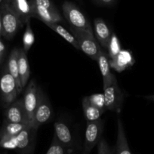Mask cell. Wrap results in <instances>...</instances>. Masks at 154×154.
Segmentation results:
<instances>
[{
    "mask_svg": "<svg viewBox=\"0 0 154 154\" xmlns=\"http://www.w3.org/2000/svg\"><path fill=\"white\" fill-rule=\"evenodd\" d=\"M45 25L49 27L50 29H51L53 31L55 32L56 33H57L59 35L61 36L64 40H66L68 43L72 45L74 48L78 50H80L78 42H77L76 39L75 38L73 35L72 34V32H69L64 27L62 26L59 23H46Z\"/></svg>",
    "mask_w": 154,
    "mask_h": 154,
    "instance_id": "7402d4cb",
    "label": "cell"
},
{
    "mask_svg": "<svg viewBox=\"0 0 154 154\" xmlns=\"http://www.w3.org/2000/svg\"><path fill=\"white\" fill-rule=\"evenodd\" d=\"M2 2H3V0H0V5L2 4Z\"/></svg>",
    "mask_w": 154,
    "mask_h": 154,
    "instance_id": "1f68e13d",
    "label": "cell"
},
{
    "mask_svg": "<svg viewBox=\"0 0 154 154\" xmlns=\"http://www.w3.org/2000/svg\"><path fill=\"white\" fill-rule=\"evenodd\" d=\"M11 5L23 26L33 18L31 8L28 0H11Z\"/></svg>",
    "mask_w": 154,
    "mask_h": 154,
    "instance_id": "2e32d148",
    "label": "cell"
},
{
    "mask_svg": "<svg viewBox=\"0 0 154 154\" xmlns=\"http://www.w3.org/2000/svg\"><path fill=\"white\" fill-rule=\"evenodd\" d=\"M145 99H148V100H149V101H152V102H154V95L145 96Z\"/></svg>",
    "mask_w": 154,
    "mask_h": 154,
    "instance_id": "f546056e",
    "label": "cell"
},
{
    "mask_svg": "<svg viewBox=\"0 0 154 154\" xmlns=\"http://www.w3.org/2000/svg\"><path fill=\"white\" fill-rule=\"evenodd\" d=\"M107 50H108V57L110 60L115 58L119 54V52L122 51L120 42H119L117 35L115 33H112Z\"/></svg>",
    "mask_w": 154,
    "mask_h": 154,
    "instance_id": "cb8c5ba5",
    "label": "cell"
},
{
    "mask_svg": "<svg viewBox=\"0 0 154 154\" xmlns=\"http://www.w3.org/2000/svg\"><path fill=\"white\" fill-rule=\"evenodd\" d=\"M69 29L76 39L80 50L82 51L88 57L97 61L101 49L93 33L79 29L72 26H70Z\"/></svg>",
    "mask_w": 154,
    "mask_h": 154,
    "instance_id": "5b68a950",
    "label": "cell"
},
{
    "mask_svg": "<svg viewBox=\"0 0 154 154\" xmlns=\"http://www.w3.org/2000/svg\"><path fill=\"white\" fill-rule=\"evenodd\" d=\"M51 114L52 110L51 104L46 96L42 93V90H40L39 102L33 117V125L38 129L41 125L49 120Z\"/></svg>",
    "mask_w": 154,
    "mask_h": 154,
    "instance_id": "30bf717a",
    "label": "cell"
},
{
    "mask_svg": "<svg viewBox=\"0 0 154 154\" xmlns=\"http://www.w3.org/2000/svg\"><path fill=\"white\" fill-rule=\"evenodd\" d=\"M70 153L71 151L59 143L55 138H53L51 146L45 154H69Z\"/></svg>",
    "mask_w": 154,
    "mask_h": 154,
    "instance_id": "484cf974",
    "label": "cell"
},
{
    "mask_svg": "<svg viewBox=\"0 0 154 154\" xmlns=\"http://www.w3.org/2000/svg\"><path fill=\"white\" fill-rule=\"evenodd\" d=\"M40 90L35 80H30L22 98L27 120L32 124H33V117L39 102Z\"/></svg>",
    "mask_w": 154,
    "mask_h": 154,
    "instance_id": "52a82bcc",
    "label": "cell"
},
{
    "mask_svg": "<svg viewBox=\"0 0 154 154\" xmlns=\"http://www.w3.org/2000/svg\"><path fill=\"white\" fill-rule=\"evenodd\" d=\"M99 66L100 71L103 78V88H105L107 86L110 85L113 82L116 81V77L113 74H112L110 71V62L107 54L101 50L97 60Z\"/></svg>",
    "mask_w": 154,
    "mask_h": 154,
    "instance_id": "9a60e30c",
    "label": "cell"
},
{
    "mask_svg": "<svg viewBox=\"0 0 154 154\" xmlns=\"http://www.w3.org/2000/svg\"><path fill=\"white\" fill-rule=\"evenodd\" d=\"M31 123H8L5 122L3 123L1 129H0V139L5 138H10V137L15 136L18 135L20 132L28 127Z\"/></svg>",
    "mask_w": 154,
    "mask_h": 154,
    "instance_id": "ffe728a7",
    "label": "cell"
},
{
    "mask_svg": "<svg viewBox=\"0 0 154 154\" xmlns=\"http://www.w3.org/2000/svg\"><path fill=\"white\" fill-rule=\"evenodd\" d=\"M62 10L65 19L70 24V26L94 34L93 29L89 20L74 3L65 1L62 5Z\"/></svg>",
    "mask_w": 154,
    "mask_h": 154,
    "instance_id": "277c9868",
    "label": "cell"
},
{
    "mask_svg": "<svg viewBox=\"0 0 154 154\" xmlns=\"http://www.w3.org/2000/svg\"><path fill=\"white\" fill-rule=\"evenodd\" d=\"M117 138L114 148V154H131L125 135V129L119 117L117 120Z\"/></svg>",
    "mask_w": 154,
    "mask_h": 154,
    "instance_id": "d6986e66",
    "label": "cell"
},
{
    "mask_svg": "<svg viewBox=\"0 0 154 154\" xmlns=\"http://www.w3.org/2000/svg\"><path fill=\"white\" fill-rule=\"evenodd\" d=\"M33 17L40 20L45 24L59 23L63 17L51 0H30Z\"/></svg>",
    "mask_w": 154,
    "mask_h": 154,
    "instance_id": "3957f363",
    "label": "cell"
},
{
    "mask_svg": "<svg viewBox=\"0 0 154 154\" xmlns=\"http://www.w3.org/2000/svg\"><path fill=\"white\" fill-rule=\"evenodd\" d=\"M19 51L20 48H14L12 50L11 54H9L6 66H7V69L8 70L9 73L12 75V77L14 78L15 81H16L18 92H19L20 94L22 92L23 88L21 87V81H20L19 77V72H18V56H19Z\"/></svg>",
    "mask_w": 154,
    "mask_h": 154,
    "instance_id": "ac0fdd59",
    "label": "cell"
},
{
    "mask_svg": "<svg viewBox=\"0 0 154 154\" xmlns=\"http://www.w3.org/2000/svg\"><path fill=\"white\" fill-rule=\"evenodd\" d=\"M97 146H98V154H114V150L109 146L104 138H101Z\"/></svg>",
    "mask_w": 154,
    "mask_h": 154,
    "instance_id": "4316f807",
    "label": "cell"
},
{
    "mask_svg": "<svg viewBox=\"0 0 154 154\" xmlns=\"http://www.w3.org/2000/svg\"><path fill=\"white\" fill-rule=\"evenodd\" d=\"M4 121L14 123H29L24 110L22 98L14 101L13 103L6 108L5 111Z\"/></svg>",
    "mask_w": 154,
    "mask_h": 154,
    "instance_id": "8fae6325",
    "label": "cell"
},
{
    "mask_svg": "<svg viewBox=\"0 0 154 154\" xmlns=\"http://www.w3.org/2000/svg\"><path fill=\"white\" fill-rule=\"evenodd\" d=\"M3 154H8V153H3Z\"/></svg>",
    "mask_w": 154,
    "mask_h": 154,
    "instance_id": "d6a6232c",
    "label": "cell"
},
{
    "mask_svg": "<svg viewBox=\"0 0 154 154\" xmlns=\"http://www.w3.org/2000/svg\"><path fill=\"white\" fill-rule=\"evenodd\" d=\"M103 129L104 124L101 120L94 122H87L83 154H89L94 147L98 145L102 138Z\"/></svg>",
    "mask_w": 154,
    "mask_h": 154,
    "instance_id": "9c48e42d",
    "label": "cell"
},
{
    "mask_svg": "<svg viewBox=\"0 0 154 154\" xmlns=\"http://www.w3.org/2000/svg\"><path fill=\"white\" fill-rule=\"evenodd\" d=\"M0 95L5 108H7L16 101L19 95L16 81L9 73L6 66L3 69L0 77Z\"/></svg>",
    "mask_w": 154,
    "mask_h": 154,
    "instance_id": "8992f818",
    "label": "cell"
},
{
    "mask_svg": "<svg viewBox=\"0 0 154 154\" xmlns=\"http://www.w3.org/2000/svg\"><path fill=\"white\" fill-rule=\"evenodd\" d=\"M82 110L86 122H94L101 120L104 111L98 109L89 102L87 96L82 99Z\"/></svg>",
    "mask_w": 154,
    "mask_h": 154,
    "instance_id": "44dd1931",
    "label": "cell"
},
{
    "mask_svg": "<svg viewBox=\"0 0 154 154\" xmlns=\"http://www.w3.org/2000/svg\"><path fill=\"white\" fill-rule=\"evenodd\" d=\"M94 35L97 39L98 43L103 48L107 49L112 33L110 28L102 18H96L94 20Z\"/></svg>",
    "mask_w": 154,
    "mask_h": 154,
    "instance_id": "4fadbf2b",
    "label": "cell"
},
{
    "mask_svg": "<svg viewBox=\"0 0 154 154\" xmlns=\"http://www.w3.org/2000/svg\"><path fill=\"white\" fill-rule=\"evenodd\" d=\"M54 138L59 143L72 152L74 147V139L70 129L63 121H56L54 124Z\"/></svg>",
    "mask_w": 154,
    "mask_h": 154,
    "instance_id": "7c38bea8",
    "label": "cell"
},
{
    "mask_svg": "<svg viewBox=\"0 0 154 154\" xmlns=\"http://www.w3.org/2000/svg\"><path fill=\"white\" fill-rule=\"evenodd\" d=\"M37 129L34 125L30 124L15 136L0 139V147L8 150H17L21 154H32L35 147Z\"/></svg>",
    "mask_w": 154,
    "mask_h": 154,
    "instance_id": "6da1fadb",
    "label": "cell"
},
{
    "mask_svg": "<svg viewBox=\"0 0 154 154\" xmlns=\"http://www.w3.org/2000/svg\"><path fill=\"white\" fill-rule=\"evenodd\" d=\"M18 72H19L21 87L24 89L28 84L29 78L30 76V69L27 53L24 52L22 48L20 49L19 56H18Z\"/></svg>",
    "mask_w": 154,
    "mask_h": 154,
    "instance_id": "e0dca14e",
    "label": "cell"
},
{
    "mask_svg": "<svg viewBox=\"0 0 154 154\" xmlns=\"http://www.w3.org/2000/svg\"><path fill=\"white\" fill-rule=\"evenodd\" d=\"M82 154H83V153H82Z\"/></svg>",
    "mask_w": 154,
    "mask_h": 154,
    "instance_id": "836d02e7",
    "label": "cell"
},
{
    "mask_svg": "<svg viewBox=\"0 0 154 154\" xmlns=\"http://www.w3.org/2000/svg\"><path fill=\"white\" fill-rule=\"evenodd\" d=\"M35 42V35L30 25V21L26 23V29L23 36V48L24 52L27 53Z\"/></svg>",
    "mask_w": 154,
    "mask_h": 154,
    "instance_id": "603a6c76",
    "label": "cell"
},
{
    "mask_svg": "<svg viewBox=\"0 0 154 154\" xmlns=\"http://www.w3.org/2000/svg\"><path fill=\"white\" fill-rule=\"evenodd\" d=\"M2 19H1V14H0V37L2 35Z\"/></svg>",
    "mask_w": 154,
    "mask_h": 154,
    "instance_id": "4dcf8cb0",
    "label": "cell"
},
{
    "mask_svg": "<svg viewBox=\"0 0 154 154\" xmlns=\"http://www.w3.org/2000/svg\"><path fill=\"white\" fill-rule=\"evenodd\" d=\"M2 19V35L5 38L11 39L19 29L23 26L18 14L11 5V0H3L0 5Z\"/></svg>",
    "mask_w": 154,
    "mask_h": 154,
    "instance_id": "7a4b0ae2",
    "label": "cell"
},
{
    "mask_svg": "<svg viewBox=\"0 0 154 154\" xmlns=\"http://www.w3.org/2000/svg\"><path fill=\"white\" fill-rule=\"evenodd\" d=\"M103 89L106 110L119 114L122 111L124 96L118 85L117 81H115L110 85Z\"/></svg>",
    "mask_w": 154,
    "mask_h": 154,
    "instance_id": "ba28073f",
    "label": "cell"
},
{
    "mask_svg": "<svg viewBox=\"0 0 154 154\" xmlns=\"http://www.w3.org/2000/svg\"><path fill=\"white\" fill-rule=\"evenodd\" d=\"M110 68H113L116 72H122L134 65V60L132 53L128 50H122L115 58L110 60Z\"/></svg>",
    "mask_w": 154,
    "mask_h": 154,
    "instance_id": "5bb4252c",
    "label": "cell"
},
{
    "mask_svg": "<svg viewBox=\"0 0 154 154\" xmlns=\"http://www.w3.org/2000/svg\"><path fill=\"white\" fill-rule=\"evenodd\" d=\"M87 97L89 102L92 105L105 112V99H104V93H95Z\"/></svg>",
    "mask_w": 154,
    "mask_h": 154,
    "instance_id": "d4e9b609",
    "label": "cell"
},
{
    "mask_svg": "<svg viewBox=\"0 0 154 154\" xmlns=\"http://www.w3.org/2000/svg\"><path fill=\"white\" fill-rule=\"evenodd\" d=\"M96 5L102 6V7H108L111 6L116 2V0H91Z\"/></svg>",
    "mask_w": 154,
    "mask_h": 154,
    "instance_id": "83f0119b",
    "label": "cell"
},
{
    "mask_svg": "<svg viewBox=\"0 0 154 154\" xmlns=\"http://www.w3.org/2000/svg\"><path fill=\"white\" fill-rule=\"evenodd\" d=\"M5 53H6L5 45V44L3 43L2 41L0 39V65L2 64L3 61H4Z\"/></svg>",
    "mask_w": 154,
    "mask_h": 154,
    "instance_id": "f1b7e54d",
    "label": "cell"
}]
</instances>
